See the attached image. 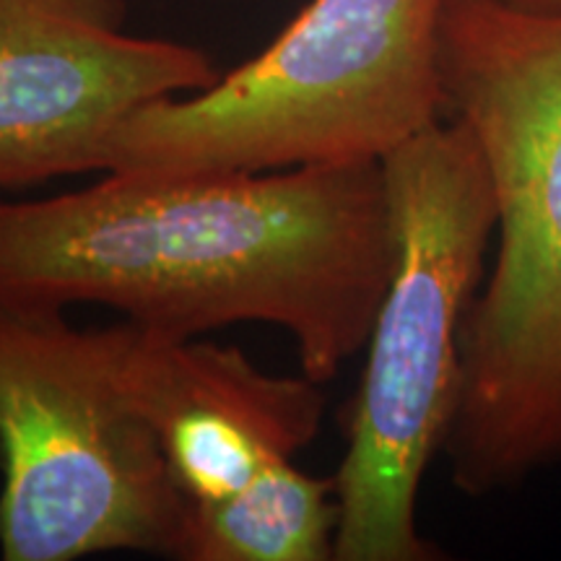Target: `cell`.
<instances>
[{
	"label": "cell",
	"instance_id": "5b68a950",
	"mask_svg": "<svg viewBox=\"0 0 561 561\" xmlns=\"http://www.w3.org/2000/svg\"><path fill=\"white\" fill-rule=\"evenodd\" d=\"M0 559L180 557L187 502L133 409L107 333L0 301Z\"/></svg>",
	"mask_w": 561,
	"mask_h": 561
},
{
	"label": "cell",
	"instance_id": "8992f818",
	"mask_svg": "<svg viewBox=\"0 0 561 561\" xmlns=\"http://www.w3.org/2000/svg\"><path fill=\"white\" fill-rule=\"evenodd\" d=\"M123 21V0H0V187L104 174L136 112L219 81L198 47Z\"/></svg>",
	"mask_w": 561,
	"mask_h": 561
},
{
	"label": "cell",
	"instance_id": "7a4b0ae2",
	"mask_svg": "<svg viewBox=\"0 0 561 561\" xmlns=\"http://www.w3.org/2000/svg\"><path fill=\"white\" fill-rule=\"evenodd\" d=\"M439 73L496 198L494 268L462 325L442 450L462 494L489 496L561 460V13L447 0Z\"/></svg>",
	"mask_w": 561,
	"mask_h": 561
},
{
	"label": "cell",
	"instance_id": "3957f363",
	"mask_svg": "<svg viewBox=\"0 0 561 561\" xmlns=\"http://www.w3.org/2000/svg\"><path fill=\"white\" fill-rule=\"evenodd\" d=\"M390 276L335 479V561H432L424 473L458 409L462 325L486 276L496 198L471 128L453 117L385 153Z\"/></svg>",
	"mask_w": 561,
	"mask_h": 561
},
{
	"label": "cell",
	"instance_id": "277c9868",
	"mask_svg": "<svg viewBox=\"0 0 561 561\" xmlns=\"http://www.w3.org/2000/svg\"><path fill=\"white\" fill-rule=\"evenodd\" d=\"M447 0H310L265 50L198 94L136 112L104 172L229 174L380 161L445 121Z\"/></svg>",
	"mask_w": 561,
	"mask_h": 561
},
{
	"label": "cell",
	"instance_id": "52a82bcc",
	"mask_svg": "<svg viewBox=\"0 0 561 561\" xmlns=\"http://www.w3.org/2000/svg\"><path fill=\"white\" fill-rule=\"evenodd\" d=\"M104 333L125 396L151 426L187 504L227 500L318 437L325 396L307 375H271L234 346L128 320Z\"/></svg>",
	"mask_w": 561,
	"mask_h": 561
},
{
	"label": "cell",
	"instance_id": "6da1fadb",
	"mask_svg": "<svg viewBox=\"0 0 561 561\" xmlns=\"http://www.w3.org/2000/svg\"><path fill=\"white\" fill-rule=\"evenodd\" d=\"M388 276L382 161L104 172L55 198H0L5 305H100L178 339L265 322L320 385L367 346Z\"/></svg>",
	"mask_w": 561,
	"mask_h": 561
},
{
	"label": "cell",
	"instance_id": "9c48e42d",
	"mask_svg": "<svg viewBox=\"0 0 561 561\" xmlns=\"http://www.w3.org/2000/svg\"><path fill=\"white\" fill-rule=\"evenodd\" d=\"M507 3L533 13H561V0H507Z\"/></svg>",
	"mask_w": 561,
	"mask_h": 561
},
{
	"label": "cell",
	"instance_id": "ba28073f",
	"mask_svg": "<svg viewBox=\"0 0 561 561\" xmlns=\"http://www.w3.org/2000/svg\"><path fill=\"white\" fill-rule=\"evenodd\" d=\"M339 533L335 479L278 462L214 504H187L182 561H331Z\"/></svg>",
	"mask_w": 561,
	"mask_h": 561
}]
</instances>
